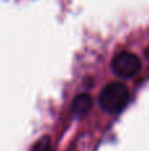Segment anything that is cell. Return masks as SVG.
<instances>
[{
  "label": "cell",
  "mask_w": 149,
  "mask_h": 151,
  "mask_svg": "<svg viewBox=\"0 0 149 151\" xmlns=\"http://www.w3.org/2000/svg\"><path fill=\"white\" fill-rule=\"evenodd\" d=\"M129 101V90L121 82H111L99 94V105L107 113H120Z\"/></svg>",
  "instance_id": "1"
},
{
  "label": "cell",
  "mask_w": 149,
  "mask_h": 151,
  "mask_svg": "<svg viewBox=\"0 0 149 151\" xmlns=\"http://www.w3.org/2000/svg\"><path fill=\"white\" fill-rule=\"evenodd\" d=\"M111 69L120 78H132L141 70V61L131 52H120L111 61Z\"/></svg>",
  "instance_id": "2"
},
{
  "label": "cell",
  "mask_w": 149,
  "mask_h": 151,
  "mask_svg": "<svg viewBox=\"0 0 149 151\" xmlns=\"http://www.w3.org/2000/svg\"><path fill=\"white\" fill-rule=\"evenodd\" d=\"M92 106V99L89 94L82 93L79 94L78 97H75V99L73 101V105H71V109H73L74 115L77 117H82V115L87 114L90 111Z\"/></svg>",
  "instance_id": "3"
},
{
  "label": "cell",
  "mask_w": 149,
  "mask_h": 151,
  "mask_svg": "<svg viewBox=\"0 0 149 151\" xmlns=\"http://www.w3.org/2000/svg\"><path fill=\"white\" fill-rule=\"evenodd\" d=\"M52 149L53 147H52V142H50L49 137H42L41 139H38L33 145L31 151H53Z\"/></svg>",
  "instance_id": "4"
}]
</instances>
